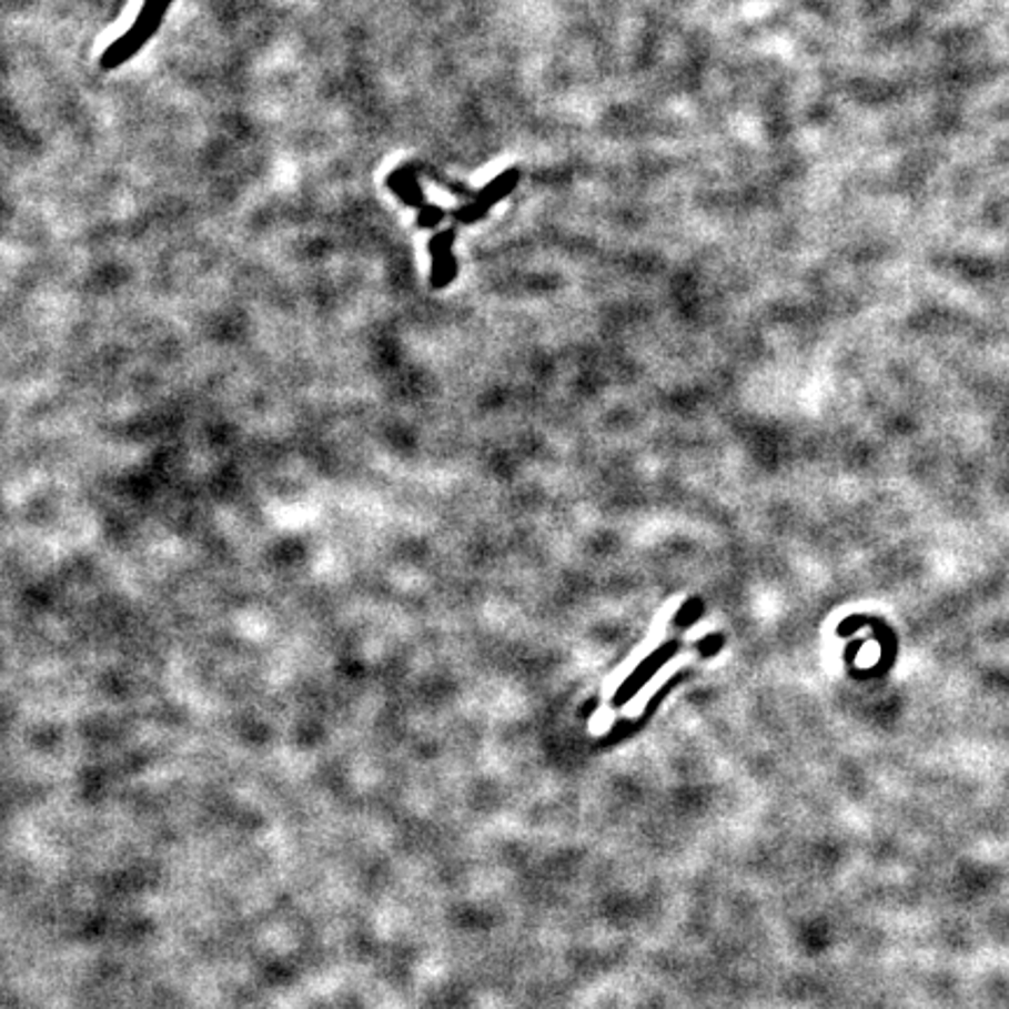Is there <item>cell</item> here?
Wrapping results in <instances>:
<instances>
[{"mask_svg": "<svg viewBox=\"0 0 1009 1009\" xmlns=\"http://www.w3.org/2000/svg\"><path fill=\"white\" fill-rule=\"evenodd\" d=\"M514 183H517V171H509V173H505V175L496 178V181H493V183H491V185H488V188H486V190L480 194V201H477V204H475V206H480V209H486V206H488V204H493V201H496V199L505 196V194L512 190V185H514Z\"/></svg>", "mask_w": 1009, "mask_h": 1009, "instance_id": "3957f363", "label": "cell"}, {"mask_svg": "<svg viewBox=\"0 0 1009 1009\" xmlns=\"http://www.w3.org/2000/svg\"><path fill=\"white\" fill-rule=\"evenodd\" d=\"M389 183L393 188V192H397V196L405 201V204L410 206H421L423 209V194H421V188L416 183V178L410 173V171H397L389 178Z\"/></svg>", "mask_w": 1009, "mask_h": 1009, "instance_id": "7a4b0ae2", "label": "cell"}, {"mask_svg": "<svg viewBox=\"0 0 1009 1009\" xmlns=\"http://www.w3.org/2000/svg\"><path fill=\"white\" fill-rule=\"evenodd\" d=\"M171 6H173V0H145L137 21H133V27L103 52L101 69L115 71V69H120V65H124L127 61L137 57L143 44L157 33V29L162 27V19Z\"/></svg>", "mask_w": 1009, "mask_h": 1009, "instance_id": "6da1fadb", "label": "cell"}]
</instances>
